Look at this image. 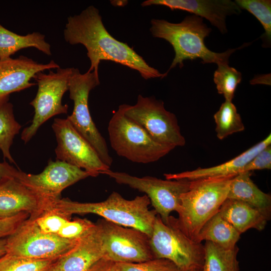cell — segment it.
<instances>
[{
	"instance_id": "obj_21",
	"label": "cell",
	"mask_w": 271,
	"mask_h": 271,
	"mask_svg": "<svg viewBox=\"0 0 271 271\" xmlns=\"http://www.w3.org/2000/svg\"><path fill=\"white\" fill-rule=\"evenodd\" d=\"M251 172H242L231 180L227 199L242 201L258 210L267 221L271 217V196L260 190L251 179Z\"/></svg>"
},
{
	"instance_id": "obj_35",
	"label": "cell",
	"mask_w": 271,
	"mask_h": 271,
	"mask_svg": "<svg viewBox=\"0 0 271 271\" xmlns=\"http://www.w3.org/2000/svg\"><path fill=\"white\" fill-rule=\"evenodd\" d=\"M17 170L6 162H0V182L9 178L15 177Z\"/></svg>"
},
{
	"instance_id": "obj_19",
	"label": "cell",
	"mask_w": 271,
	"mask_h": 271,
	"mask_svg": "<svg viewBox=\"0 0 271 271\" xmlns=\"http://www.w3.org/2000/svg\"><path fill=\"white\" fill-rule=\"evenodd\" d=\"M271 145L270 133L264 140L243 152L234 158L219 165L206 168H198L196 170L178 173L165 174L166 179L194 180L235 176L242 172L244 167L267 146Z\"/></svg>"
},
{
	"instance_id": "obj_6",
	"label": "cell",
	"mask_w": 271,
	"mask_h": 271,
	"mask_svg": "<svg viewBox=\"0 0 271 271\" xmlns=\"http://www.w3.org/2000/svg\"><path fill=\"white\" fill-rule=\"evenodd\" d=\"M150 245L154 258L170 260L180 271L202 269L204 245L186 236L173 217L170 216L169 222L165 223L157 215L150 237Z\"/></svg>"
},
{
	"instance_id": "obj_27",
	"label": "cell",
	"mask_w": 271,
	"mask_h": 271,
	"mask_svg": "<svg viewBox=\"0 0 271 271\" xmlns=\"http://www.w3.org/2000/svg\"><path fill=\"white\" fill-rule=\"evenodd\" d=\"M21 125L15 119L13 104L8 102L0 108V150L4 158L16 165L10 153V148Z\"/></svg>"
},
{
	"instance_id": "obj_5",
	"label": "cell",
	"mask_w": 271,
	"mask_h": 271,
	"mask_svg": "<svg viewBox=\"0 0 271 271\" xmlns=\"http://www.w3.org/2000/svg\"><path fill=\"white\" fill-rule=\"evenodd\" d=\"M107 129L112 148L118 156L133 163L156 162L175 148L154 141L141 126L126 116L119 106Z\"/></svg>"
},
{
	"instance_id": "obj_7",
	"label": "cell",
	"mask_w": 271,
	"mask_h": 271,
	"mask_svg": "<svg viewBox=\"0 0 271 271\" xmlns=\"http://www.w3.org/2000/svg\"><path fill=\"white\" fill-rule=\"evenodd\" d=\"M100 84L99 75L93 71L81 73L73 68L68 82L69 97L74 106L67 118L77 131L92 146L101 161L110 168L113 160L106 142L93 122L88 107L90 92Z\"/></svg>"
},
{
	"instance_id": "obj_30",
	"label": "cell",
	"mask_w": 271,
	"mask_h": 271,
	"mask_svg": "<svg viewBox=\"0 0 271 271\" xmlns=\"http://www.w3.org/2000/svg\"><path fill=\"white\" fill-rule=\"evenodd\" d=\"M240 9H244L253 15L261 23L264 30V40L270 43L271 1L270 0H236Z\"/></svg>"
},
{
	"instance_id": "obj_24",
	"label": "cell",
	"mask_w": 271,
	"mask_h": 271,
	"mask_svg": "<svg viewBox=\"0 0 271 271\" xmlns=\"http://www.w3.org/2000/svg\"><path fill=\"white\" fill-rule=\"evenodd\" d=\"M240 234L224 219L218 212L202 227L196 238V241H210L226 248L236 246Z\"/></svg>"
},
{
	"instance_id": "obj_12",
	"label": "cell",
	"mask_w": 271,
	"mask_h": 271,
	"mask_svg": "<svg viewBox=\"0 0 271 271\" xmlns=\"http://www.w3.org/2000/svg\"><path fill=\"white\" fill-rule=\"evenodd\" d=\"M104 243V258L114 262H143L154 258L150 237L133 228L117 225L105 219L98 221Z\"/></svg>"
},
{
	"instance_id": "obj_13",
	"label": "cell",
	"mask_w": 271,
	"mask_h": 271,
	"mask_svg": "<svg viewBox=\"0 0 271 271\" xmlns=\"http://www.w3.org/2000/svg\"><path fill=\"white\" fill-rule=\"evenodd\" d=\"M52 127L57 143L55 150L56 160L85 170L92 177L110 169L67 118H55Z\"/></svg>"
},
{
	"instance_id": "obj_11",
	"label": "cell",
	"mask_w": 271,
	"mask_h": 271,
	"mask_svg": "<svg viewBox=\"0 0 271 271\" xmlns=\"http://www.w3.org/2000/svg\"><path fill=\"white\" fill-rule=\"evenodd\" d=\"M102 174L109 176L118 184L144 193L165 223L169 222L171 212H178L181 196L189 190L191 183V181L185 180H163L151 176L138 177L110 169Z\"/></svg>"
},
{
	"instance_id": "obj_25",
	"label": "cell",
	"mask_w": 271,
	"mask_h": 271,
	"mask_svg": "<svg viewBox=\"0 0 271 271\" xmlns=\"http://www.w3.org/2000/svg\"><path fill=\"white\" fill-rule=\"evenodd\" d=\"M202 271H239L237 255L238 247L226 248L205 241Z\"/></svg>"
},
{
	"instance_id": "obj_16",
	"label": "cell",
	"mask_w": 271,
	"mask_h": 271,
	"mask_svg": "<svg viewBox=\"0 0 271 271\" xmlns=\"http://www.w3.org/2000/svg\"><path fill=\"white\" fill-rule=\"evenodd\" d=\"M152 5L167 7L172 11H187L204 18L223 34L227 31V17L241 13L235 2L230 0H147L141 4L142 7Z\"/></svg>"
},
{
	"instance_id": "obj_36",
	"label": "cell",
	"mask_w": 271,
	"mask_h": 271,
	"mask_svg": "<svg viewBox=\"0 0 271 271\" xmlns=\"http://www.w3.org/2000/svg\"><path fill=\"white\" fill-rule=\"evenodd\" d=\"M6 238L0 239V257L6 253Z\"/></svg>"
},
{
	"instance_id": "obj_18",
	"label": "cell",
	"mask_w": 271,
	"mask_h": 271,
	"mask_svg": "<svg viewBox=\"0 0 271 271\" xmlns=\"http://www.w3.org/2000/svg\"><path fill=\"white\" fill-rule=\"evenodd\" d=\"M43 207L39 197L15 177L0 182V219L21 213L33 216Z\"/></svg>"
},
{
	"instance_id": "obj_10",
	"label": "cell",
	"mask_w": 271,
	"mask_h": 271,
	"mask_svg": "<svg viewBox=\"0 0 271 271\" xmlns=\"http://www.w3.org/2000/svg\"><path fill=\"white\" fill-rule=\"evenodd\" d=\"M68 240L45 232L30 217L6 238V253L40 260H58L75 245Z\"/></svg>"
},
{
	"instance_id": "obj_14",
	"label": "cell",
	"mask_w": 271,
	"mask_h": 271,
	"mask_svg": "<svg viewBox=\"0 0 271 271\" xmlns=\"http://www.w3.org/2000/svg\"><path fill=\"white\" fill-rule=\"evenodd\" d=\"M90 176L88 172L66 162L50 160L41 173L32 174L17 170L15 177L37 194L45 207L60 199L65 188Z\"/></svg>"
},
{
	"instance_id": "obj_2",
	"label": "cell",
	"mask_w": 271,
	"mask_h": 271,
	"mask_svg": "<svg viewBox=\"0 0 271 271\" xmlns=\"http://www.w3.org/2000/svg\"><path fill=\"white\" fill-rule=\"evenodd\" d=\"M150 31L155 38L168 42L173 47L175 57L167 73L179 65L182 68L186 60L200 59L203 63H228L230 56L236 50L229 49L222 53L209 50L205 44L211 28L203 22V19L195 15L187 16L181 22L173 23L162 19H153Z\"/></svg>"
},
{
	"instance_id": "obj_1",
	"label": "cell",
	"mask_w": 271,
	"mask_h": 271,
	"mask_svg": "<svg viewBox=\"0 0 271 271\" xmlns=\"http://www.w3.org/2000/svg\"><path fill=\"white\" fill-rule=\"evenodd\" d=\"M63 33L66 42L82 44L86 48L90 62L88 71H93L97 75L102 60L111 61L137 71L146 80L163 78L168 74L150 66L127 44L113 37L105 28L99 10L93 6L69 17Z\"/></svg>"
},
{
	"instance_id": "obj_31",
	"label": "cell",
	"mask_w": 271,
	"mask_h": 271,
	"mask_svg": "<svg viewBox=\"0 0 271 271\" xmlns=\"http://www.w3.org/2000/svg\"><path fill=\"white\" fill-rule=\"evenodd\" d=\"M117 271H180L171 261L166 259L154 258L132 263L115 262Z\"/></svg>"
},
{
	"instance_id": "obj_20",
	"label": "cell",
	"mask_w": 271,
	"mask_h": 271,
	"mask_svg": "<svg viewBox=\"0 0 271 271\" xmlns=\"http://www.w3.org/2000/svg\"><path fill=\"white\" fill-rule=\"evenodd\" d=\"M30 217L44 232L68 240L77 239L94 224L86 219L71 220V216L50 207Z\"/></svg>"
},
{
	"instance_id": "obj_34",
	"label": "cell",
	"mask_w": 271,
	"mask_h": 271,
	"mask_svg": "<svg viewBox=\"0 0 271 271\" xmlns=\"http://www.w3.org/2000/svg\"><path fill=\"white\" fill-rule=\"evenodd\" d=\"M87 271H117L115 262L104 257L92 265Z\"/></svg>"
},
{
	"instance_id": "obj_29",
	"label": "cell",
	"mask_w": 271,
	"mask_h": 271,
	"mask_svg": "<svg viewBox=\"0 0 271 271\" xmlns=\"http://www.w3.org/2000/svg\"><path fill=\"white\" fill-rule=\"evenodd\" d=\"M57 260H40L6 253L0 257V271H49Z\"/></svg>"
},
{
	"instance_id": "obj_28",
	"label": "cell",
	"mask_w": 271,
	"mask_h": 271,
	"mask_svg": "<svg viewBox=\"0 0 271 271\" xmlns=\"http://www.w3.org/2000/svg\"><path fill=\"white\" fill-rule=\"evenodd\" d=\"M217 65L218 67L214 72L213 81L218 93L222 94L225 100L232 101L237 86L241 81V73L229 66L228 63Z\"/></svg>"
},
{
	"instance_id": "obj_26",
	"label": "cell",
	"mask_w": 271,
	"mask_h": 271,
	"mask_svg": "<svg viewBox=\"0 0 271 271\" xmlns=\"http://www.w3.org/2000/svg\"><path fill=\"white\" fill-rule=\"evenodd\" d=\"M214 119L216 136L219 140L244 129L241 116L232 101L225 100L214 114Z\"/></svg>"
},
{
	"instance_id": "obj_3",
	"label": "cell",
	"mask_w": 271,
	"mask_h": 271,
	"mask_svg": "<svg viewBox=\"0 0 271 271\" xmlns=\"http://www.w3.org/2000/svg\"><path fill=\"white\" fill-rule=\"evenodd\" d=\"M150 204L146 195L127 200L113 192L106 200L99 202L83 203L60 198L47 207L71 216L73 214H96L117 225L138 229L150 237L157 216L154 210L149 209Z\"/></svg>"
},
{
	"instance_id": "obj_22",
	"label": "cell",
	"mask_w": 271,
	"mask_h": 271,
	"mask_svg": "<svg viewBox=\"0 0 271 271\" xmlns=\"http://www.w3.org/2000/svg\"><path fill=\"white\" fill-rule=\"evenodd\" d=\"M218 212L240 234L251 228L261 231L265 228L268 221L256 209L244 202L233 199L227 198Z\"/></svg>"
},
{
	"instance_id": "obj_8",
	"label": "cell",
	"mask_w": 271,
	"mask_h": 271,
	"mask_svg": "<svg viewBox=\"0 0 271 271\" xmlns=\"http://www.w3.org/2000/svg\"><path fill=\"white\" fill-rule=\"evenodd\" d=\"M73 68L57 69L56 72L49 70L47 74L40 72L33 78L38 84L35 98L30 104L34 109L31 124L25 128L21 139L26 144L34 136L45 121L51 117L62 113H67L68 105L63 104V95L68 91V82Z\"/></svg>"
},
{
	"instance_id": "obj_33",
	"label": "cell",
	"mask_w": 271,
	"mask_h": 271,
	"mask_svg": "<svg viewBox=\"0 0 271 271\" xmlns=\"http://www.w3.org/2000/svg\"><path fill=\"white\" fill-rule=\"evenodd\" d=\"M30 215L21 213L13 217L0 219V239L13 234Z\"/></svg>"
},
{
	"instance_id": "obj_37",
	"label": "cell",
	"mask_w": 271,
	"mask_h": 271,
	"mask_svg": "<svg viewBox=\"0 0 271 271\" xmlns=\"http://www.w3.org/2000/svg\"><path fill=\"white\" fill-rule=\"evenodd\" d=\"M49 271H63V270H62L60 268L56 266L55 264L53 267Z\"/></svg>"
},
{
	"instance_id": "obj_15",
	"label": "cell",
	"mask_w": 271,
	"mask_h": 271,
	"mask_svg": "<svg viewBox=\"0 0 271 271\" xmlns=\"http://www.w3.org/2000/svg\"><path fill=\"white\" fill-rule=\"evenodd\" d=\"M58 68L53 60L42 64L24 56L0 60V108L8 102L11 93L36 85L30 80L37 73Z\"/></svg>"
},
{
	"instance_id": "obj_4",
	"label": "cell",
	"mask_w": 271,
	"mask_h": 271,
	"mask_svg": "<svg viewBox=\"0 0 271 271\" xmlns=\"http://www.w3.org/2000/svg\"><path fill=\"white\" fill-rule=\"evenodd\" d=\"M234 177L191 181L189 190L181 196L178 218H175L177 225L186 236L196 241L202 227L219 211L227 198Z\"/></svg>"
},
{
	"instance_id": "obj_23",
	"label": "cell",
	"mask_w": 271,
	"mask_h": 271,
	"mask_svg": "<svg viewBox=\"0 0 271 271\" xmlns=\"http://www.w3.org/2000/svg\"><path fill=\"white\" fill-rule=\"evenodd\" d=\"M29 47L35 48L48 56L52 55L51 46L45 41L44 35L33 32L20 35L0 24V60L10 58L17 51Z\"/></svg>"
},
{
	"instance_id": "obj_9",
	"label": "cell",
	"mask_w": 271,
	"mask_h": 271,
	"mask_svg": "<svg viewBox=\"0 0 271 271\" xmlns=\"http://www.w3.org/2000/svg\"><path fill=\"white\" fill-rule=\"evenodd\" d=\"M119 106L126 116L141 126L157 143L174 148L185 145L176 115L165 109L162 100L139 94L134 105Z\"/></svg>"
},
{
	"instance_id": "obj_17",
	"label": "cell",
	"mask_w": 271,
	"mask_h": 271,
	"mask_svg": "<svg viewBox=\"0 0 271 271\" xmlns=\"http://www.w3.org/2000/svg\"><path fill=\"white\" fill-rule=\"evenodd\" d=\"M104 255L102 231L97 222L77 239L74 247L58 259L55 265L63 271H87Z\"/></svg>"
},
{
	"instance_id": "obj_32",
	"label": "cell",
	"mask_w": 271,
	"mask_h": 271,
	"mask_svg": "<svg viewBox=\"0 0 271 271\" xmlns=\"http://www.w3.org/2000/svg\"><path fill=\"white\" fill-rule=\"evenodd\" d=\"M271 169V145L259 152L244 167L242 172Z\"/></svg>"
},
{
	"instance_id": "obj_38",
	"label": "cell",
	"mask_w": 271,
	"mask_h": 271,
	"mask_svg": "<svg viewBox=\"0 0 271 271\" xmlns=\"http://www.w3.org/2000/svg\"><path fill=\"white\" fill-rule=\"evenodd\" d=\"M190 271H202V269H193Z\"/></svg>"
}]
</instances>
